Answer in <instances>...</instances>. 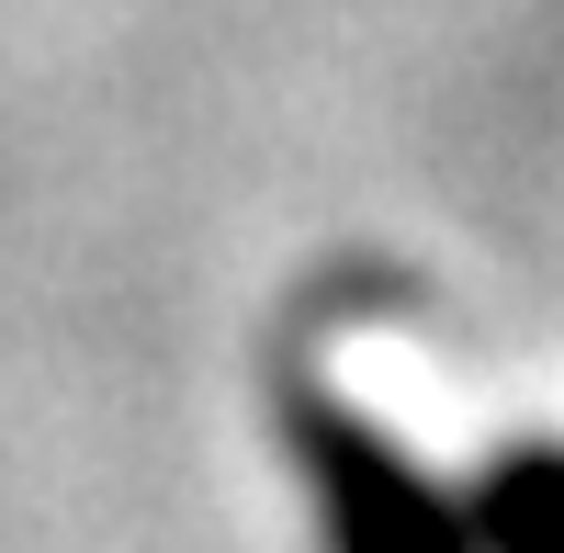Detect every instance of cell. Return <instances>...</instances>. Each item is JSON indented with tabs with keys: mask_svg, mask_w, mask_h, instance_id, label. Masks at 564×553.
Masks as SVG:
<instances>
[{
	"mask_svg": "<svg viewBox=\"0 0 564 553\" xmlns=\"http://www.w3.org/2000/svg\"><path fill=\"white\" fill-rule=\"evenodd\" d=\"M327 452V509H339V553H463V520L417 486L395 452H372L350 419H316Z\"/></svg>",
	"mask_w": 564,
	"mask_h": 553,
	"instance_id": "obj_1",
	"label": "cell"
},
{
	"mask_svg": "<svg viewBox=\"0 0 564 553\" xmlns=\"http://www.w3.org/2000/svg\"><path fill=\"white\" fill-rule=\"evenodd\" d=\"M486 520L508 553H564V452H520V464L497 475Z\"/></svg>",
	"mask_w": 564,
	"mask_h": 553,
	"instance_id": "obj_2",
	"label": "cell"
}]
</instances>
